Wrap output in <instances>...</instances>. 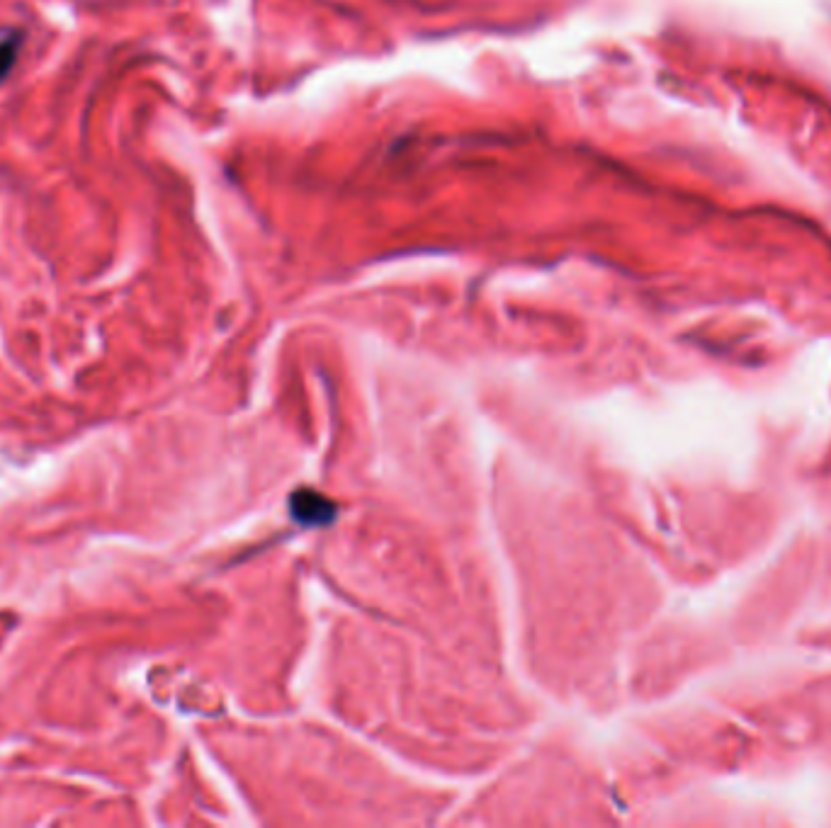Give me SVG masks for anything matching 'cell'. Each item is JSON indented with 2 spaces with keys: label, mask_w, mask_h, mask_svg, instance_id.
Wrapping results in <instances>:
<instances>
[{
  "label": "cell",
  "mask_w": 831,
  "mask_h": 828,
  "mask_svg": "<svg viewBox=\"0 0 831 828\" xmlns=\"http://www.w3.org/2000/svg\"><path fill=\"white\" fill-rule=\"evenodd\" d=\"M290 508H292V515H295L299 523H307V525L329 523L333 510H336L324 496H319V493H312V491L295 493V496H292Z\"/></svg>",
  "instance_id": "cell-1"
},
{
  "label": "cell",
  "mask_w": 831,
  "mask_h": 828,
  "mask_svg": "<svg viewBox=\"0 0 831 828\" xmlns=\"http://www.w3.org/2000/svg\"><path fill=\"white\" fill-rule=\"evenodd\" d=\"M15 56H18V39H8L0 44V81L13 71Z\"/></svg>",
  "instance_id": "cell-2"
}]
</instances>
